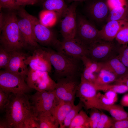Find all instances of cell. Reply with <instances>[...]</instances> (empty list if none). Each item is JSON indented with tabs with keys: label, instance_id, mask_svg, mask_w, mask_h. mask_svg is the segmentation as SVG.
Instances as JSON below:
<instances>
[{
	"label": "cell",
	"instance_id": "cell-10",
	"mask_svg": "<svg viewBox=\"0 0 128 128\" xmlns=\"http://www.w3.org/2000/svg\"><path fill=\"white\" fill-rule=\"evenodd\" d=\"M35 112L38 113L50 111L59 100L54 90L37 91L34 94L28 95Z\"/></svg>",
	"mask_w": 128,
	"mask_h": 128
},
{
	"label": "cell",
	"instance_id": "cell-43",
	"mask_svg": "<svg viewBox=\"0 0 128 128\" xmlns=\"http://www.w3.org/2000/svg\"><path fill=\"white\" fill-rule=\"evenodd\" d=\"M0 128H10V126L7 121L5 119L1 120L0 122Z\"/></svg>",
	"mask_w": 128,
	"mask_h": 128
},
{
	"label": "cell",
	"instance_id": "cell-21",
	"mask_svg": "<svg viewBox=\"0 0 128 128\" xmlns=\"http://www.w3.org/2000/svg\"><path fill=\"white\" fill-rule=\"evenodd\" d=\"M96 108L108 112L115 120L128 119V112L122 105H106L97 102Z\"/></svg>",
	"mask_w": 128,
	"mask_h": 128
},
{
	"label": "cell",
	"instance_id": "cell-12",
	"mask_svg": "<svg viewBox=\"0 0 128 128\" xmlns=\"http://www.w3.org/2000/svg\"><path fill=\"white\" fill-rule=\"evenodd\" d=\"M97 91L93 84L81 79L77 91L76 96L79 98L86 110L96 108L97 101Z\"/></svg>",
	"mask_w": 128,
	"mask_h": 128
},
{
	"label": "cell",
	"instance_id": "cell-17",
	"mask_svg": "<svg viewBox=\"0 0 128 128\" xmlns=\"http://www.w3.org/2000/svg\"><path fill=\"white\" fill-rule=\"evenodd\" d=\"M87 12L93 21L100 23L106 20L110 11L107 0H93L86 7Z\"/></svg>",
	"mask_w": 128,
	"mask_h": 128
},
{
	"label": "cell",
	"instance_id": "cell-45",
	"mask_svg": "<svg viewBox=\"0 0 128 128\" xmlns=\"http://www.w3.org/2000/svg\"><path fill=\"white\" fill-rule=\"evenodd\" d=\"M5 19V14L2 12L0 13V31L2 30L3 27Z\"/></svg>",
	"mask_w": 128,
	"mask_h": 128
},
{
	"label": "cell",
	"instance_id": "cell-26",
	"mask_svg": "<svg viewBox=\"0 0 128 128\" xmlns=\"http://www.w3.org/2000/svg\"><path fill=\"white\" fill-rule=\"evenodd\" d=\"M89 117L84 110H81L71 122L69 128H89Z\"/></svg>",
	"mask_w": 128,
	"mask_h": 128
},
{
	"label": "cell",
	"instance_id": "cell-23",
	"mask_svg": "<svg viewBox=\"0 0 128 128\" xmlns=\"http://www.w3.org/2000/svg\"><path fill=\"white\" fill-rule=\"evenodd\" d=\"M37 118L39 128H58L59 124L50 111L38 113Z\"/></svg>",
	"mask_w": 128,
	"mask_h": 128
},
{
	"label": "cell",
	"instance_id": "cell-44",
	"mask_svg": "<svg viewBox=\"0 0 128 128\" xmlns=\"http://www.w3.org/2000/svg\"><path fill=\"white\" fill-rule=\"evenodd\" d=\"M120 82L125 84L128 88V74L117 80L116 82Z\"/></svg>",
	"mask_w": 128,
	"mask_h": 128
},
{
	"label": "cell",
	"instance_id": "cell-13",
	"mask_svg": "<svg viewBox=\"0 0 128 128\" xmlns=\"http://www.w3.org/2000/svg\"><path fill=\"white\" fill-rule=\"evenodd\" d=\"M78 2H72L68 6L63 17L60 25V32L64 39H74L77 27L76 9Z\"/></svg>",
	"mask_w": 128,
	"mask_h": 128
},
{
	"label": "cell",
	"instance_id": "cell-40",
	"mask_svg": "<svg viewBox=\"0 0 128 128\" xmlns=\"http://www.w3.org/2000/svg\"><path fill=\"white\" fill-rule=\"evenodd\" d=\"M111 128H128V119L115 120Z\"/></svg>",
	"mask_w": 128,
	"mask_h": 128
},
{
	"label": "cell",
	"instance_id": "cell-16",
	"mask_svg": "<svg viewBox=\"0 0 128 128\" xmlns=\"http://www.w3.org/2000/svg\"><path fill=\"white\" fill-rule=\"evenodd\" d=\"M28 56L21 50L11 52V56L5 70L22 76L25 79L29 71L25 61Z\"/></svg>",
	"mask_w": 128,
	"mask_h": 128
},
{
	"label": "cell",
	"instance_id": "cell-18",
	"mask_svg": "<svg viewBox=\"0 0 128 128\" xmlns=\"http://www.w3.org/2000/svg\"><path fill=\"white\" fill-rule=\"evenodd\" d=\"M128 22V19H126L107 22L102 28L99 30V39L108 41L114 40L119 31Z\"/></svg>",
	"mask_w": 128,
	"mask_h": 128
},
{
	"label": "cell",
	"instance_id": "cell-7",
	"mask_svg": "<svg viewBox=\"0 0 128 128\" xmlns=\"http://www.w3.org/2000/svg\"><path fill=\"white\" fill-rule=\"evenodd\" d=\"M27 14L31 21L34 35L38 43L44 46L52 45L55 47L60 41L54 32L41 23L35 17L27 12Z\"/></svg>",
	"mask_w": 128,
	"mask_h": 128
},
{
	"label": "cell",
	"instance_id": "cell-36",
	"mask_svg": "<svg viewBox=\"0 0 128 128\" xmlns=\"http://www.w3.org/2000/svg\"><path fill=\"white\" fill-rule=\"evenodd\" d=\"M21 6L16 0H0V10L4 8L10 11L17 10Z\"/></svg>",
	"mask_w": 128,
	"mask_h": 128
},
{
	"label": "cell",
	"instance_id": "cell-9",
	"mask_svg": "<svg viewBox=\"0 0 128 128\" xmlns=\"http://www.w3.org/2000/svg\"><path fill=\"white\" fill-rule=\"evenodd\" d=\"M48 72L29 68L26 81L31 89L37 91L54 90L56 83L50 77Z\"/></svg>",
	"mask_w": 128,
	"mask_h": 128
},
{
	"label": "cell",
	"instance_id": "cell-8",
	"mask_svg": "<svg viewBox=\"0 0 128 128\" xmlns=\"http://www.w3.org/2000/svg\"><path fill=\"white\" fill-rule=\"evenodd\" d=\"M76 77H68L57 79L54 90L59 100L74 103L76 94L79 83Z\"/></svg>",
	"mask_w": 128,
	"mask_h": 128
},
{
	"label": "cell",
	"instance_id": "cell-33",
	"mask_svg": "<svg viewBox=\"0 0 128 128\" xmlns=\"http://www.w3.org/2000/svg\"><path fill=\"white\" fill-rule=\"evenodd\" d=\"M90 113L89 124L90 128H97L99 121L101 115V112L99 109L93 108L91 109Z\"/></svg>",
	"mask_w": 128,
	"mask_h": 128
},
{
	"label": "cell",
	"instance_id": "cell-24",
	"mask_svg": "<svg viewBox=\"0 0 128 128\" xmlns=\"http://www.w3.org/2000/svg\"><path fill=\"white\" fill-rule=\"evenodd\" d=\"M117 79V76L112 72L108 69L102 67L97 74L94 84L95 86L106 85L115 82Z\"/></svg>",
	"mask_w": 128,
	"mask_h": 128
},
{
	"label": "cell",
	"instance_id": "cell-2",
	"mask_svg": "<svg viewBox=\"0 0 128 128\" xmlns=\"http://www.w3.org/2000/svg\"><path fill=\"white\" fill-rule=\"evenodd\" d=\"M10 11L5 14L4 22L0 31V46L10 52L25 47L18 23L17 13Z\"/></svg>",
	"mask_w": 128,
	"mask_h": 128
},
{
	"label": "cell",
	"instance_id": "cell-25",
	"mask_svg": "<svg viewBox=\"0 0 128 128\" xmlns=\"http://www.w3.org/2000/svg\"><path fill=\"white\" fill-rule=\"evenodd\" d=\"M128 19V4L110 10L106 21L119 20Z\"/></svg>",
	"mask_w": 128,
	"mask_h": 128
},
{
	"label": "cell",
	"instance_id": "cell-28",
	"mask_svg": "<svg viewBox=\"0 0 128 128\" xmlns=\"http://www.w3.org/2000/svg\"><path fill=\"white\" fill-rule=\"evenodd\" d=\"M115 83L114 84L95 86L98 91H101L105 92L111 91L117 94H123L128 91V88L125 84L120 82Z\"/></svg>",
	"mask_w": 128,
	"mask_h": 128
},
{
	"label": "cell",
	"instance_id": "cell-34",
	"mask_svg": "<svg viewBox=\"0 0 128 128\" xmlns=\"http://www.w3.org/2000/svg\"><path fill=\"white\" fill-rule=\"evenodd\" d=\"M115 120L101 112L97 128H111Z\"/></svg>",
	"mask_w": 128,
	"mask_h": 128
},
{
	"label": "cell",
	"instance_id": "cell-39",
	"mask_svg": "<svg viewBox=\"0 0 128 128\" xmlns=\"http://www.w3.org/2000/svg\"><path fill=\"white\" fill-rule=\"evenodd\" d=\"M107 1L110 10L115 7L128 4L126 0H107Z\"/></svg>",
	"mask_w": 128,
	"mask_h": 128
},
{
	"label": "cell",
	"instance_id": "cell-29",
	"mask_svg": "<svg viewBox=\"0 0 128 128\" xmlns=\"http://www.w3.org/2000/svg\"><path fill=\"white\" fill-rule=\"evenodd\" d=\"M83 107V105L80 101L76 105L74 104L65 117L62 128H69L73 119Z\"/></svg>",
	"mask_w": 128,
	"mask_h": 128
},
{
	"label": "cell",
	"instance_id": "cell-6",
	"mask_svg": "<svg viewBox=\"0 0 128 128\" xmlns=\"http://www.w3.org/2000/svg\"><path fill=\"white\" fill-rule=\"evenodd\" d=\"M31 89L23 77L5 70L0 71V91L9 94H26Z\"/></svg>",
	"mask_w": 128,
	"mask_h": 128
},
{
	"label": "cell",
	"instance_id": "cell-38",
	"mask_svg": "<svg viewBox=\"0 0 128 128\" xmlns=\"http://www.w3.org/2000/svg\"><path fill=\"white\" fill-rule=\"evenodd\" d=\"M10 93H8L0 90V109L5 110L9 102Z\"/></svg>",
	"mask_w": 128,
	"mask_h": 128
},
{
	"label": "cell",
	"instance_id": "cell-30",
	"mask_svg": "<svg viewBox=\"0 0 128 128\" xmlns=\"http://www.w3.org/2000/svg\"><path fill=\"white\" fill-rule=\"evenodd\" d=\"M117 93L111 91L106 92L104 94L97 93V102L106 105L114 104L117 100Z\"/></svg>",
	"mask_w": 128,
	"mask_h": 128
},
{
	"label": "cell",
	"instance_id": "cell-47",
	"mask_svg": "<svg viewBox=\"0 0 128 128\" xmlns=\"http://www.w3.org/2000/svg\"><path fill=\"white\" fill-rule=\"evenodd\" d=\"M41 1L44 2L45 0H40Z\"/></svg>",
	"mask_w": 128,
	"mask_h": 128
},
{
	"label": "cell",
	"instance_id": "cell-46",
	"mask_svg": "<svg viewBox=\"0 0 128 128\" xmlns=\"http://www.w3.org/2000/svg\"><path fill=\"white\" fill-rule=\"evenodd\" d=\"M88 0H65V1H66L67 2L70 3L73 2H82L85 1H87Z\"/></svg>",
	"mask_w": 128,
	"mask_h": 128
},
{
	"label": "cell",
	"instance_id": "cell-19",
	"mask_svg": "<svg viewBox=\"0 0 128 128\" xmlns=\"http://www.w3.org/2000/svg\"><path fill=\"white\" fill-rule=\"evenodd\" d=\"M74 103L59 100L50 111L58 122L59 128H62L67 115Z\"/></svg>",
	"mask_w": 128,
	"mask_h": 128
},
{
	"label": "cell",
	"instance_id": "cell-41",
	"mask_svg": "<svg viewBox=\"0 0 128 128\" xmlns=\"http://www.w3.org/2000/svg\"><path fill=\"white\" fill-rule=\"evenodd\" d=\"M18 4L20 6L28 5H33L36 4L38 0H16Z\"/></svg>",
	"mask_w": 128,
	"mask_h": 128
},
{
	"label": "cell",
	"instance_id": "cell-22",
	"mask_svg": "<svg viewBox=\"0 0 128 128\" xmlns=\"http://www.w3.org/2000/svg\"><path fill=\"white\" fill-rule=\"evenodd\" d=\"M43 6L45 9L55 12L59 18L63 17L68 7L65 0H45Z\"/></svg>",
	"mask_w": 128,
	"mask_h": 128
},
{
	"label": "cell",
	"instance_id": "cell-27",
	"mask_svg": "<svg viewBox=\"0 0 128 128\" xmlns=\"http://www.w3.org/2000/svg\"><path fill=\"white\" fill-rule=\"evenodd\" d=\"M39 17L41 23L48 27L54 25L59 18L55 12L46 9L41 12Z\"/></svg>",
	"mask_w": 128,
	"mask_h": 128
},
{
	"label": "cell",
	"instance_id": "cell-14",
	"mask_svg": "<svg viewBox=\"0 0 128 128\" xmlns=\"http://www.w3.org/2000/svg\"><path fill=\"white\" fill-rule=\"evenodd\" d=\"M25 63L32 70L49 72L51 69L47 50L40 47L35 49L32 55L27 56Z\"/></svg>",
	"mask_w": 128,
	"mask_h": 128
},
{
	"label": "cell",
	"instance_id": "cell-32",
	"mask_svg": "<svg viewBox=\"0 0 128 128\" xmlns=\"http://www.w3.org/2000/svg\"><path fill=\"white\" fill-rule=\"evenodd\" d=\"M115 39L120 45L128 44V22L119 31Z\"/></svg>",
	"mask_w": 128,
	"mask_h": 128
},
{
	"label": "cell",
	"instance_id": "cell-42",
	"mask_svg": "<svg viewBox=\"0 0 128 128\" xmlns=\"http://www.w3.org/2000/svg\"><path fill=\"white\" fill-rule=\"evenodd\" d=\"M121 103L123 107H128V93L123 96L121 101Z\"/></svg>",
	"mask_w": 128,
	"mask_h": 128
},
{
	"label": "cell",
	"instance_id": "cell-20",
	"mask_svg": "<svg viewBox=\"0 0 128 128\" xmlns=\"http://www.w3.org/2000/svg\"><path fill=\"white\" fill-rule=\"evenodd\" d=\"M101 63L102 67L112 72L117 76L118 79L128 74V69L120 61L118 56L105 62Z\"/></svg>",
	"mask_w": 128,
	"mask_h": 128
},
{
	"label": "cell",
	"instance_id": "cell-3",
	"mask_svg": "<svg viewBox=\"0 0 128 128\" xmlns=\"http://www.w3.org/2000/svg\"><path fill=\"white\" fill-rule=\"evenodd\" d=\"M47 50L50 62L55 69L58 79L68 77H76L79 69L77 60L58 51Z\"/></svg>",
	"mask_w": 128,
	"mask_h": 128
},
{
	"label": "cell",
	"instance_id": "cell-5",
	"mask_svg": "<svg viewBox=\"0 0 128 128\" xmlns=\"http://www.w3.org/2000/svg\"><path fill=\"white\" fill-rule=\"evenodd\" d=\"M99 30L91 21L81 15L77 16V27L74 39L88 50L94 44L98 41Z\"/></svg>",
	"mask_w": 128,
	"mask_h": 128
},
{
	"label": "cell",
	"instance_id": "cell-1",
	"mask_svg": "<svg viewBox=\"0 0 128 128\" xmlns=\"http://www.w3.org/2000/svg\"><path fill=\"white\" fill-rule=\"evenodd\" d=\"M4 110L5 119L10 128H24L25 121L37 114L28 96L23 93H10L9 103Z\"/></svg>",
	"mask_w": 128,
	"mask_h": 128
},
{
	"label": "cell",
	"instance_id": "cell-15",
	"mask_svg": "<svg viewBox=\"0 0 128 128\" xmlns=\"http://www.w3.org/2000/svg\"><path fill=\"white\" fill-rule=\"evenodd\" d=\"M56 48L58 51L77 60H81L82 57L86 56L88 50L74 38L64 39Z\"/></svg>",
	"mask_w": 128,
	"mask_h": 128
},
{
	"label": "cell",
	"instance_id": "cell-35",
	"mask_svg": "<svg viewBox=\"0 0 128 128\" xmlns=\"http://www.w3.org/2000/svg\"><path fill=\"white\" fill-rule=\"evenodd\" d=\"M11 56V52H8L0 46V68L5 69L7 67Z\"/></svg>",
	"mask_w": 128,
	"mask_h": 128
},
{
	"label": "cell",
	"instance_id": "cell-11",
	"mask_svg": "<svg viewBox=\"0 0 128 128\" xmlns=\"http://www.w3.org/2000/svg\"><path fill=\"white\" fill-rule=\"evenodd\" d=\"M18 23L25 47L36 49L40 47L35 38L31 21L27 14V12L22 6L17 10Z\"/></svg>",
	"mask_w": 128,
	"mask_h": 128
},
{
	"label": "cell",
	"instance_id": "cell-4",
	"mask_svg": "<svg viewBox=\"0 0 128 128\" xmlns=\"http://www.w3.org/2000/svg\"><path fill=\"white\" fill-rule=\"evenodd\" d=\"M120 45L115 39L111 41L100 40L89 48L86 56L97 62L104 63L118 55Z\"/></svg>",
	"mask_w": 128,
	"mask_h": 128
},
{
	"label": "cell",
	"instance_id": "cell-37",
	"mask_svg": "<svg viewBox=\"0 0 128 128\" xmlns=\"http://www.w3.org/2000/svg\"><path fill=\"white\" fill-rule=\"evenodd\" d=\"M118 57L124 65L128 69V46L124 45L120 48Z\"/></svg>",
	"mask_w": 128,
	"mask_h": 128
},
{
	"label": "cell",
	"instance_id": "cell-31",
	"mask_svg": "<svg viewBox=\"0 0 128 128\" xmlns=\"http://www.w3.org/2000/svg\"><path fill=\"white\" fill-rule=\"evenodd\" d=\"M84 67L93 72L97 74L102 68L101 63L95 61L86 56L82 57L81 59Z\"/></svg>",
	"mask_w": 128,
	"mask_h": 128
}]
</instances>
